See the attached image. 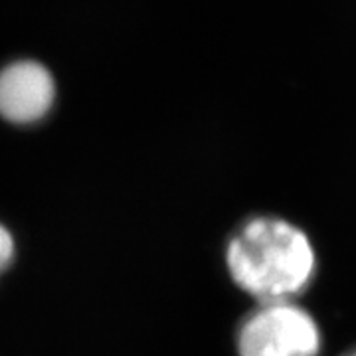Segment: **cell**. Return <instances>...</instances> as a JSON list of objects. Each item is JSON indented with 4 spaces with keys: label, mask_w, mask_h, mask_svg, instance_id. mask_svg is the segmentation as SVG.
Returning <instances> with one entry per match:
<instances>
[{
    "label": "cell",
    "mask_w": 356,
    "mask_h": 356,
    "mask_svg": "<svg viewBox=\"0 0 356 356\" xmlns=\"http://www.w3.org/2000/svg\"><path fill=\"white\" fill-rule=\"evenodd\" d=\"M224 264L232 283L264 305L293 301L305 291L317 271V254L293 222L257 214L229 234Z\"/></svg>",
    "instance_id": "obj_1"
},
{
    "label": "cell",
    "mask_w": 356,
    "mask_h": 356,
    "mask_svg": "<svg viewBox=\"0 0 356 356\" xmlns=\"http://www.w3.org/2000/svg\"><path fill=\"white\" fill-rule=\"evenodd\" d=\"M321 348L317 321L295 301L257 305L236 331L238 356H318Z\"/></svg>",
    "instance_id": "obj_2"
},
{
    "label": "cell",
    "mask_w": 356,
    "mask_h": 356,
    "mask_svg": "<svg viewBox=\"0 0 356 356\" xmlns=\"http://www.w3.org/2000/svg\"><path fill=\"white\" fill-rule=\"evenodd\" d=\"M58 88L51 72L34 60H18L0 70V119L10 127H38L56 107Z\"/></svg>",
    "instance_id": "obj_3"
},
{
    "label": "cell",
    "mask_w": 356,
    "mask_h": 356,
    "mask_svg": "<svg viewBox=\"0 0 356 356\" xmlns=\"http://www.w3.org/2000/svg\"><path fill=\"white\" fill-rule=\"evenodd\" d=\"M18 255V243L16 238L6 224L0 222V280L13 269Z\"/></svg>",
    "instance_id": "obj_4"
},
{
    "label": "cell",
    "mask_w": 356,
    "mask_h": 356,
    "mask_svg": "<svg viewBox=\"0 0 356 356\" xmlns=\"http://www.w3.org/2000/svg\"><path fill=\"white\" fill-rule=\"evenodd\" d=\"M343 356H356V348H350V350H346Z\"/></svg>",
    "instance_id": "obj_5"
}]
</instances>
